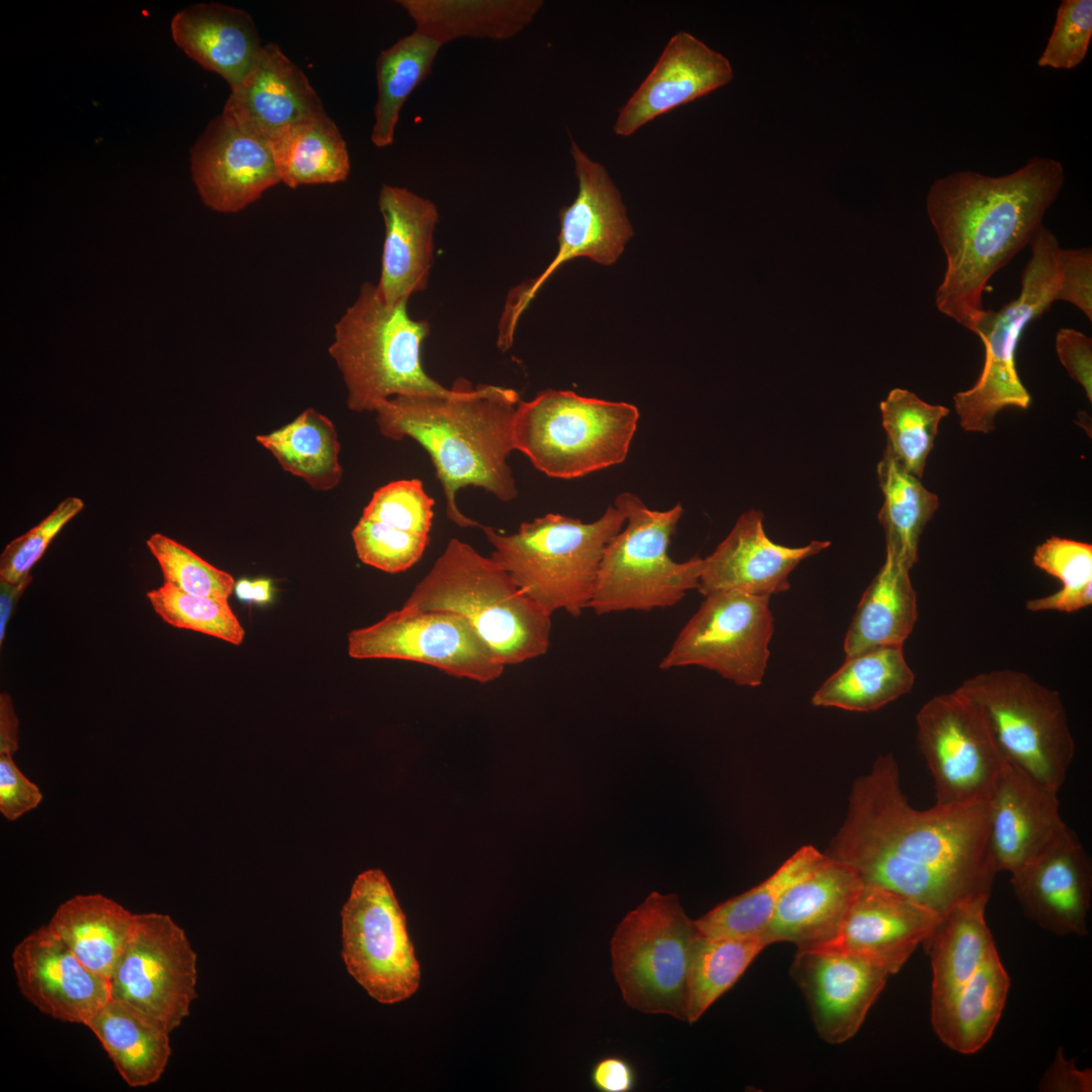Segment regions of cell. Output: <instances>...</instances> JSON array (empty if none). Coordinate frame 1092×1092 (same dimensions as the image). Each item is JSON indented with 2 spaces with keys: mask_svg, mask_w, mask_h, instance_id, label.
<instances>
[{
  "mask_svg": "<svg viewBox=\"0 0 1092 1092\" xmlns=\"http://www.w3.org/2000/svg\"><path fill=\"white\" fill-rule=\"evenodd\" d=\"M281 467L316 490L336 487L343 475L340 443L330 419L307 408L289 424L256 437Z\"/></svg>",
  "mask_w": 1092,
  "mask_h": 1092,
  "instance_id": "obj_38",
  "label": "cell"
},
{
  "mask_svg": "<svg viewBox=\"0 0 1092 1092\" xmlns=\"http://www.w3.org/2000/svg\"><path fill=\"white\" fill-rule=\"evenodd\" d=\"M190 170L202 202L222 213L243 210L281 183L268 143L221 114L191 148Z\"/></svg>",
  "mask_w": 1092,
  "mask_h": 1092,
  "instance_id": "obj_20",
  "label": "cell"
},
{
  "mask_svg": "<svg viewBox=\"0 0 1092 1092\" xmlns=\"http://www.w3.org/2000/svg\"><path fill=\"white\" fill-rule=\"evenodd\" d=\"M940 917L905 896L862 885L836 937L818 947L860 956L891 976L925 941Z\"/></svg>",
  "mask_w": 1092,
  "mask_h": 1092,
  "instance_id": "obj_25",
  "label": "cell"
},
{
  "mask_svg": "<svg viewBox=\"0 0 1092 1092\" xmlns=\"http://www.w3.org/2000/svg\"><path fill=\"white\" fill-rule=\"evenodd\" d=\"M1064 181L1059 161L1034 157L1007 175L960 171L932 183L926 211L946 259L934 296L942 314L974 331L988 281L1029 245Z\"/></svg>",
  "mask_w": 1092,
  "mask_h": 1092,
  "instance_id": "obj_2",
  "label": "cell"
},
{
  "mask_svg": "<svg viewBox=\"0 0 1092 1092\" xmlns=\"http://www.w3.org/2000/svg\"><path fill=\"white\" fill-rule=\"evenodd\" d=\"M914 679L901 646L874 648L846 657L814 693L811 703L817 707L872 712L910 692Z\"/></svg>",
  "mask_w": 1092,
  "mask_h": 1092,
  "instance_id": "obj_36",
  "label": "cell"
},
{
  "mask_svg": "<svg viewBox=\"0 0 1092 1092\" xmlns=\"http://www.w3.org/2000/svg\"><path fill=\"white\" fill-rule=\"evenodd\" d=\"M825 853L804 845L768 878L695 920L706 936H760L787 889L818 867Z\"/></svg>",
  "mask_w": 1092,
  "mask_h": 1092,
  "instance_id": "obj_39",
  "label": "cell"
},
{
  "mask_svg": "<svg viewBox=\"0 0 1092 1092\" xmlns=\"http://www.w3.org/2000/svg\"><path fill=\"white\" fill-rule=\"evenodd\" d=\"M760 936H706L694 949L688 981L687 1018L697 1022L729 991L766 947Z\"/></svg>",
  "mask_w": 1092,
  "mask_h": 1092,
  "instance_id": "obj_42",
  "label": "cell"
},
{
  "mask_svg": "<svg viewBox=\"0 0 1092 1092\" xmlns=\"http://www.w3.org/2000/svg\"><path fill=\"white\" fill-rule=\"evenodd\" d=\"M1024 914L1057 935H1086L1092 893L1091 859L1067 826L1034 859L1011 874Z\"/></svg>",
  "mask_w": 1092,
  "mask_h": 1092,
  "instance_id": "obj_21",
  "label": "cell"
},
{
  "mask_svg": "<svg viewBox=\"0 0 1092 1092\" xmlns=\"http://www.w3.org/2000/svg\"><path fill=\"white\" fill-rule=\"evenodd\" d=\"M175 43L205 70L223 78L231 89L245 77L263 47L246 11L219 3H198L171 20Z\"/></svg>",
  "mask_w": 1092,
  "mask_h": 1092,
  "instance_id": "obj_29",
  "label": "cell"
},
{
  "mask_svg": "<svg viewBox=\"0 0 1092 1092\" xmlns=\"http://www.w3.org/2000/svg\"><path fill=\"white\" fill-rule=\"evenodd\" d=\"M341 917V953L357 983L382 1004L415 994L420 965L405 915L382 871L368 870L357 877Z\"/></svg>",
  "mask_w": 1092,
  "mask_h": 1092,
  "instance_id": "obj_12",
  "label": "cell"
},
{
  "mask_svg": "<svg viewBox=\"0 0 1092 1092\" xmlns=\"http://www.w3.org/2000/svg\"><path fill=\"white\" fill-rule=\"evenodd\" d=\"M861 887L850 866L826 855L787 889L760 937L767 946L790 942L805 949L827 944L840 931Z\"/></svg>",
  "mask_w": 1092,
  "mask_h": 1092,
  "instance_id": "obj_27",
  "label": "cell"
},
{
  "mask_svg": "<svg viewBox=\"0 0 1092 1092\" xmlns=\"http://www.w3.org/2000/svg\"><path fill=\"white\" fill-rule=\"evenodd\" d=\"M1060 284L1057 300L1079 308L1092 321V251L1090 248L1060 249Z\"/></svg>",
  "mask_w": 1092,
  "mask_h": 1092,
  "instance_id": "obj_51",
  "label": "cell"
},
{
  "mask_svg": "<svg viewBox=\"0 0 1092 1092\" xmlns=\"http://www.w3.org/2000/svg\"><path fill=\"white\" fill-rule=\"evenodd\" d=\"M831 858L850 866L862 885L883 888L936 911L990 895L997 874L988 848L987 801L915 809L893 754L879 755L855 779Z\"/></svg>",
  "mask_w": 1092,
  "mask_h": 1092,
  "instance_id": "obj_1",
  "label": "cell"
},
{
  "mask_svg": "<svg viewBox=\"0 0 1092 1092\" xmlns=\"http://www.w3.org/2000/svg\"><path fill=\"white\" fill-rule=\"evenodd\" d=\"M1029 246L1031 256L1021 274L1018 297L999 310L984 309L973 331L985 348L984 365L976 383L953 396L960 424L968 432L989 433L1002 408H1027L1031 402L1017 373L1016 349L1027 325L1057 300L1061 247L1043 225Z\"/></svg>",
  "mask_w": 1092,
  "mask_h": 1092,
  "instance_id": "obj_10",
  "label": "cell"
},
{
  "mask_svg": "<svg viewBox=\"0 0 1092 1092\" xmlns=\"http://www.w3.org/2000/svg\"><path fill=\"white\" fill-rule=\"evenodd\" d=\"M81 498L62 500L44 519L9 542L0 555V580L17 582L29 575L61 529L83 509Z\"/></svg>",
  "mask_w": 1092,
  "mask_h": 1092,
  "instance_id": "obj_48",
  "label": "cell"
},
{
  "mask_svg": "<svg viewBox=\"0 0 1092 1092\" xmlns=\"http://www.w3.org/2000/svg\"><path fill=\"white\" fill-rule=\"evenodd\" d=\"M272 581L268 578L252 580L251 603L264 605L272 600Z\"/></svg>",
  "mask_w": 1092,
  "mask_h": 1092,
  "instance_id": "obj_58",
  "label": "cell"
},
{
  "mask_svg": "<svg viewBox=\"0 0 1092 1092\" xmlns=\"http://www.w3.org/2000/svg\"><path fill=\"white\" fill-rule=\"evenodd\" d=\"M29 575L17 582L0 580V645L6 637V630L13 610L26 587L31 582Z\"/></svg>",
  "mask_w": 1092,
  "mask_h": 1092,
  "instance_id": "obj_57",
  "label": "cell"
},
{
  "mask_svg": "<svg viewBox=\"0 0 1092 1092\" xmlns=\"http://www.w3.org/2000/svg\"><path fill=\"white\" fill-rule=\"evenodd\" d=\"M989 897L979 895L954 904L923 942L931 961V1007L944 1002L997 953L985 919Z\"/></svg>",
  "mask_w": 1092,
  "mask_h": 1092,
  "instance_id": "obj_30",
  "label": "cell"
},
{
  "mask_svg": "<svg viewBox=\"0 0 1092 1092\" xmlns=\"http://www.w3.org/2000/svg\"><path fill=\"white\" fill-rule=\"evenodd\" d=\"M429 333L428 322L410 316L407 302L387 304L376 285L363 283L336 323L329 347L347 388L348 407L374 413L394 396L447 392L423 367L422 347Z\"/></svg>",
  "mask_w": 1092,
  "mask_h": 1092,
  "instance_id": "obj_5",
  "label": "cell"
},
{
  "mask_svg": "<svg viewBox=\"0 0 1092 1092\" xmlns=\"http://www.w3.org/2000/svg\"><path fill=\"white\" fill-rule=\"evenodd\" d=\"M1032 560L1035 566L1060 579L1063 586L1048 597L1028 600L1027 610L1072 613L1091 605V544L1053 536L1036 547Z\"/></svg>",
  "mask_w": 1092,
  "mask_h": 1092,
  "instance_id": "obj_44",
  "label": "cell"
},
{
  "mask_svg": "<svg viewBox=\"0 0 1092 1092\" xmlns=\"http://www.w3.org/2000/svg\"><path fill=\"white\" fill-rule=\"evenodd\" d=\"M1038 1090L1043 1092H1091L1092 1070L1079 1069L1075 1062L1064 1057L1060 1048L1042 1075Z\"/></svg>",
  "mask_w": 1092,
  "mask_h": 1092,
  "instance_id": "obj_55",
  "label": "cell"
},
{
  "mask_svg": "<svg viewBox=\"0 0 1092 1092\" xmlns=\"http://www.w3.org/2000/svg\"><path fill=\"white\" fill-rule=\"evenodd\" d=\"M131 1088L160 1080L171 1057L170 1032L129 1004L109 999L86 1025Z\"/></svg>",
  "mask_w": 1092,
  "mask_h": 1092,
  "instance_id": "obj_33",
  "label": "cell"
},
{
  "mask_svg": "<svg viewBox=\"0 0 1092 1092\" xmlns=\"http://www.w3.org/2000/svg\"><path fill=\"white\" fill-rule=\"evenodd\" d=\"M42 800L38 787L17 767L13 755L0 754V812L14 821Z\"/></svg>",
  "mask_w": 1092,
  "mask_h": 1092,
  "instance_id": "obj_52",
  "label": "cell"
},
{
  "mask_svg": "<svg viewBox=\"0 0 1092 1092\" xmlns=\"http://www.w3.org/2000/svg\"><path fill=\"white\" fill-rule=\"evenodd\" d=\"M268 145L280 182L290 188L339 183L349 176L346 142L325 111L281 129Z\"/></svg>",
  "mask_w": 1092,
  "mask_h": 1092,
  "instance_id": "obj_37",
  "label": "cell"
},
{
  "mask_svg": "<svg viewBox=\"0 0 1092 1092\" xmlns=\"http://www.w3.org/2000/svg\"><path fill=\"white\" fill-rule=\"evenodd\" d=\"M417 31L442 46L462 38L506 40L532 23L541 0H399Z\"/></svg>",
  "mask_w": 1092,
  "mask_h": 1092,
  "instance_id": "obj_32",
  "label": "cell"
},
{
  "mask_svg": "<svg viewBox=\"0 0 1092 1092\" xmlns=\"http://www.w3.org/2000/svg\"><path fill=\"white\" fill-rule=\"evenodd\" d=\"M729 60L688 31L673 34L656 64L618 111L613 129L627 138L646 123L726 85Z\"/></svg>",
  "mask_w": 1092,
  "mask_h": 1092,
  "instance_id": "obj_22",
  "label": "cell"
},
{
  "mask_svg": "<svg viewBox=\"0 0 1092 1092\" xmlns=\"http://www.w3.org/2000/svg\"><path fill=\"white\" fill-rule=\"evenodd\" d=\"M147 546L158 561L164 582L199 597L229 600L235 589L232 574L210 564L188 547L163 535H152Z\"/></svg>",
  "mask_w": 1092,
  "mask_h": 1092,
  "instance_id": "obj_46",
  "label": "cell"
},
{
  "mask_svg": "<svg viewBox=\"0 0 1092 1092\" xmlns=\"http://www.w3.org/2000/svg\"><path fill=\"white\" fill-rule=\"evenodd\" d=\"M877 473L884 496L879 521L885 532L886 553L912 568L918 558L920 535L938 508V497L887 449Z\"/></svg>",
  "mask_w": 1092,
  "mask_h": 1092,
  "instance_id": "obj_40",
  "label": "cell"
},
{
  "mask_svg": "<svg viewBox=\"0 0 1092 1092\" xmlns=\"http://www.w3.org/2000/svg\"><path fill=\"white\" fill-rule=\"evenodd\" d=\"M433 507L434 499L420 479H401L378 488L361 517L393 534L430 538Z\"/></svg>",
  "mask_w": 1092,
  "mask_h": 1092,
  "instance_id": "obj_47",
  "label": "cell"
},
{
  "mask_svg": "<svg viewBox=\"0 0 1092 1092\" xmlns=\"http://www.w3.org/2000/svg\"><path fill=\"white\" fill-rule=\"evenodd\" d=\"M830 546L812 541L789 547L771 541L763 527L761 512L742 514L711 555L703 558L698 590L703 596L737 590L767 597L790 588L789 575L804 559Z\"/></svg>",
  "mask_w": 1092,
  "mask_h": 1092,
  "instance_id": "obj_24",
  "label": "cell"
},
{
  "mask_svg": "<svg viewBox=\"0 0 1092 1092\" xmlns=\"http://www.w3.org/2000/svg\"><path fill=\"white\" fill-rule=\"evenodd\" d=\"M305 74L276 44H263L243 80L231 89L221 116L267 142L278 131L324 112Z\"/></svg>",
  "mask_w": 1092,
  "mask_h": 1092,
  "instance_id": "obj_26",
  "label": "cell"
},
{
  "mask_svg": "<svg viewBox=\"0 0 1092 1092\" xmlns=\"http://www.w3.org/2000/svg\"><path fill=\"white\" fill-rule=\"evenodd\" d=\"M19 721L12 698L7 693L0 695V754L13 755L18 749Z\"/></svg>",
  "mask_w": 1092,
  "mask_h": 1092,
  "instance_id": "obj_56",
  "label": "cell"
},
{
  "mask_svg": "<svg viewBox=\"0 0 1092 1092\" xmlns=\"http://www.w3.org/2000/svg\"><path fill=\"white\" fill-rule=\"evenodd\" d=\"M638 421L631 403L547 389L518 403L514 446L547 476L576 478L622 463Z\"/></svg>",
  "mask_w": 1092,
  "mask_h": 1092,
  "instance_id": "obj_7",
  "label": "cell"
},
{
  "mask_svg": "<svg viewBox=\"0 0 1092 1092\" xmlns=\"http://www.w3.org/2000/svg\"><path fill=\"white\" fill-rule=\"evenodd\" d=\"M11 960L20 994L57 1020L86 1025L110 999L109 981L87 969L46 925L23 937Z\"/></svg>",
  "mask_w": 1092,
  "mask_h": 1092,
  "instance_id": "obj_19",
  "label": "cell"
},
{
  "mask_svg": "<svg viewBox=\"0 0 1092 1092\" xmlns=\"http://www.w3.org/2000/svg\"><path fill=\"white\" fill-rule=\"evenodd\" d=\"M358 558L366 565L388 573L414 566L423 556L430 538L393 534L377 522L360 518L352 531Z\"/></svg>",
  "mask_w": 1092,
  "mask_h": 1092,
  "instance_id": "obj_49",
  "label": "cell"
},
{
  "mask_svg": "<svg viewBox=\"0 0 1092 1092\" xmlns=\"http://www.w3.org/2000/svg\"><path fill=\"white\" fill-rule=\"evenodd\" d=\"M614 506L626 521L605 549L588 608L597 615L648 612L673 607L689 590L698 589L703 558L677 562L668 554L681 505L651 510L635 494L622 492Z\"/></svg>",
  "mask_w": 1092,
  "mask_h": 1092,
  "instance_id": "obj_9",
  "label": "cell"
},
{
  "mask_svg": "<svg viewBox=\"0 0 1092 1092\" xmlns=\"http://www.w3.org/2000/svg\"><path fill=\"white\" fill-rule=\"evenodd\" d=\"M378 208L384 242L376 289L384 302L395 305L428 286L439 212L430 199L388 184L381 186Z\"/></svg>",
  "mask_w": 1092,
  "mask_h": 1092,
  "instance_id": "obj_28",
  "label": "cell"
},
{
  "mask_svg": "<svg viewBox=\"0 0 1092 1092\" xmlns=\"http://www.w3.org/2000/svg\"><path fill=\"white\" fill-rule=\"evenodd\" d=\"M405 606L464 617L504 664L545 654L551 615L490 557L452 538Z\"/></svg>",
  "mask_w": 1092,
  "mask_h": 1092,
  "instance_id": "obj_4",
  "label": "cell"
},
{
  "mask_svg": "<svg viewBox=\"0 0 1092 1092\" xmlns=\"http://www.w3.org/2000/svg\"><path fill=\"white\" fill-rule=\"evenodd\" d=\"M705 598L659 667L697 665L738 686H759L774 632L769 598L737 590L717 592Z\"/></svg>",
  "mask_w": 1092,
  "mask_h": 1092,
  "instance_id": "obj_14",
  "label": "cell"
},
{
  "mask_svg": "<svg viewBox=\"0 0 1092 1092\" xmlns=\"http://www.w3.org/2000/svg\"><path fill=\"white\" fill-rule=\"evenodd\" d=\"M1056 351L1069 376L1085 390L1092 400V339L1075 329H1060L1056 336Z\"/></svg>",
  "mask_w": 1092,
  "mask_h": 1092,
  "instance_id": "obj_53",
  "label": "cell"
},
{
  "mask_svg": "<svg viewBox=\"0 0 1092 1092\" xmlns=\"http://www.w3.org/2000/svg\"><path fill=\"white\" fill-rule=\"evenodd\" d=\"M988 848L996 872H1017L1067 827L1058 792L1003 762L987 799Z\"/></svg>",
  "mask_w": 1092,
  "mask_h": 1092,
  "instance_id": "obj_23",
  "label": "cell"
},
{
  "mask_svg": "<svg viewBox=\"0 0 1092 1092\" xmlns=\"http://www.w3.org/2000/svg\"><path fill=\"white\" fill-rule=\"evenodd\" d=\"M625 521L611 506L589 523L547 514L510 535L479 528L493 548L490 558L524 593L550 615L563 610L577 617L589 607L605 549Z\"/></svg>",
  "mask_w": 1092,
  "mask_h": 1092,
  "instance_id": "obj_6",
  "label": "cell"
},
{
  "mask_svg": "<svg viewBox=\"0 0 1092 1092\" xmlns=\"http://www.w3.org/2000/svg\"><path fill=\"white\" fill-rule=\"evenodd\" d=\"M355 659H398L424 663L446 673L488 682L505 665L462 616L403 605L380 621L348 634Z\"/></svg>",
  "mask_w": 1092,
  "mask_h": 1092,
  "instance_id": "obj_16",
  "label": "cell"
},
{
  "mask_svg": "<svg viewBox=\"0 0 1092 1092\" xmlns=\"http://www.w3.org/2000/svg\"><path fill=\"white\" fill-rule=\"evenodd\" d=\"M978 709L1005 763L1059 792L1075 756L1059 693L1012 669L982 672L956 689Z\"/></svg>",
  "mask_w": 1092,
  "mask_h": 1092,
  "instance_id": "obj_8",
  "label": "cell"
},
{
  "mask_svg": "<svg viewBox=\"0 0 1092 1092\" xmlns=\"http://www.w3.org/2000/svg\"><path fill=\"white\" fill-rule=\"evenodd\" d=\"M916 727L934 804L987 801L1004 761L975 705L956 690L936 695L916 714Z\"/></svg>",
  "mask_w": 1092,
  "mask_h": 1092,
  "instance_id": "obj_17",
  "label": "cell"
},
{
  "mask_svg": "<svg viewBox=\"0 0 1092 1092\" xmlns=\"http://www.w3.org/2000/svg\"><path fill=\"white\" fill-rule=\"evenodd\" d=\"M513 388L472 383L460 377L442 394L398 395L375 410L380 433L411 438L429 454L442 485L448 518L459 527H480L456 504L466 486L480 487L500 502L518 495L508 464L520 402Z\"/></svg>",
  "mask_w": 1092,
  "mask_h": 1092,
  "instance_id": "obj_3",
  "label": "cell"
},
{
  "mask_svg": "<svg viewBox=\"0 0 1092 1092\" xmlns=\"http://www.w3.org/2000/svg\"><path fill=\"white\" fill-rule=\"evenodd\" d=\"M1092 37V1L1064 0L1060 4L1039 67L1073 69L1085 58Z\"/></svg>",
  "mask_w": 1092,
  "mask_h": 1092,
  "instance_id": "obj_50",
  "label": "cell"
},
{
  "mask_svg": "<svg viewBox=\"0 0 1092 1092\" xmlns=\"http://www.w3.org/2000/svg\"><path fill=\"white\" fill-rule=\"evenodd\" d=\"M790 973L826 1042L855 1035L890 976L871 961L829 947L797 949Z\"/></svg>",
  "mask_w": 1092,
  "mask_h": 1092,
  "instance_id": "obj_18",
  "label": "cell"
},
{
  "mask_svg": "<svg viewBox=\"0 0 1092 1092\" xmlns=\"http://www.w3.org/2000/svg\"><path fill=\"white\" fill-rule=\"evenodd\" d=\"M109 983L111 999L129 1004L172 1032L197 997V956L184 929L169 915L135 914Z\"/></svg>",
  "mask_w": 1092,
  "mask_h": 1092,
  "instance_id": "obj_15",
  "label": "cell"
},
{
  "mask_svg": "<svg viewBox=\"0 0 1092 1092\" xmlns=\"http://www.w3.org/2000/svg\"><path fill=\"white\" fill-rule=\"evenodd\" d=\"M880 410L887 434L886 449L906 471L920 479L948 408L930 404L907 389L894 388L881 401Z\"/></svg>",
  "mask_w": 1092,
  "mask_h": 1092,
  "instance_id": "obj_43",
  "label": "cell"
},
{
  "mask_svg": "<svg viewBox=\"0 0 1092 1092\" xmlns=\"http://www.w3.org/2000/svg\"><path fill=\"white\" fill-rule=\"evenodd\" d=\"M134 918L102 894L76 895L57 908L46 926L87 969L110 981Z\"/></svg>",
  "mask_w": 1092,
  "mask_h": 1092,
  "instance_id": "obj_31",
  "label": "cell"
},
{
  "mask_svg": "<svg viewBox=\"0 0 1092 1092\" xmlns=\"http://www.w3.org/2000/svg\"><path fill=\"white\" fill-rule=\"evenodd\" d=\"M1009 986V976L997 952L944 1002L931 1007L937 1037L963 1055L980 1051L999 1022Z\"/></svg>",
  "mask_w": 1092,
  "mask_h": 1092,
  "instance_id": "obj_34",
  "label": "cell"
},
{
  "mask_svg": "<svg viewBox=\"0 0 1092 1092\" xmlns=\"http://www.w3.org/2000/svg\"><path fill=\"white\" fill-rule=\"evenodd\" d=\"M910 569L886 553L850 622L844 640L846 657L879 647H903L918 617Z\"/></svg>",
  "mask_w": 1092,
  "mask_h": 1092,
  "instance_id": "obj_35",
  "label": "cell"
},
{
  "mask_svg": "<svg viewBox=\"0 0 1092 1092\" xmlns=\"http://www.w3.org/2000/svg\"><path fill=\"white\" fill-rule=\"evenodd\" d=\"M156 614L167 624L241 645L245 629L226 600L184 593L164 582L147 593Z\"/></svg>",
  "mask_w": 1092,
  "mask_h": 1092,
  "instance_id": "obj_45",
  "label": "cell"
},
{
  "mask_svg": "<svg viewBox=\"0 0 1092 1092\" xmlns=\"http://www.w3.org/2000/svg\"><path fill=\"white\" fill-rule=\"evenodd\" d=\"M633 1064L618 1055L599 1059L590 1068L589 1082L600 1092H631L637 1085Z\"/></svg>",
  "mask_w": 1092,
  "mask_h": 1092,
  "instance_id": "obj_54",
  "label": "cell"
},
{
  "mask_svg": "<svg viewBox=\"0 0 1092 1092\" xmlns=\"http://www.w3.org/2000/svg\"><path fill=\"white\" fill-rule=\"evenodd\" d=\"M701 934L674 893L654 891L629 911L610 943L613 974L626 1004L686 1021L689 973Z\"/></svg>",
  "mask_w": 1092,
  "mask_h": 1092,
  "instance_id": "obj_11",
  "label": "cell"
},
{
  "mask_svg": "<svg viewBox=\"0 0 1092 1092\" xmlns=\"http://www.w3.org/2000/svg\"><path fill=\"white\" fill-rule=\"evenodd\" d=\"M570 154L578 182L577 195L559 211L558 251L554 259L539 276L513 289L508 297L498 335L503 350L511 347L522 313L562 264L586 257L611 265L633 235L620 193L607 169L589 158L572 138Z\"/></svg>",
  "mask_w": 1092,
  "mask_h": 1092,
  "instance_id": "obj_13",
  "label": "cell"
},
{
  "mask_svg": "<svg viewBox=\"0 0 1092 1092\" xmlns=\"http://www.w3.org/2000/svg\"><path fill=\"white\" fill-rule=\"evenodd\" d=\"M443 46L415 30L381 51L376 59L377 100L371 142L377 148L394 140L399 113L408 96L429 76Z\"/></svg>",
  "mask_w": 1092,
  "mask_h": 1092,
  "instance_id": "obj_41",
  "label": "cell"
}]
</instances>
